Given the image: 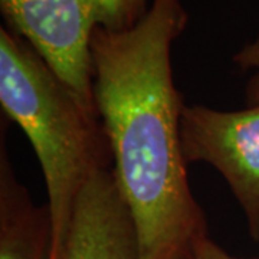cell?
Returning a JSON list of instances; mask_svg holds the SVG:
<instances>
[{
    "mask_svg": "<svg viewBox=\"0 0 259 259\" xmlns=\"http://www.w3.org/2000/svg\"><path fill=\"white\" fill-rule=\"evenodd\" d=\"M187 20L182 0H151L133 28H98L91 37L94 101L136 223L140 259H192L196 241L207 235L187 179L185 104L171 68V47Z\"/></svg>",
    "mask_w": 259,
    "mask_h": 259,
    "instance_id": "6da1fadb",
    "label": "cell"
},
{
    "mask_svg": "<svg viewBox=\"0 0 259 259\" xmlns=\"http://www.w3.org/2000/svg\"><path fill=\"white\" fill-rule=\"evenodd\" d=\"M246 100L249 105L259 104V72L250 78L249 83L246 87Z\"/></svg>",
    "mask_w": 259,
    "mask_h": 259,
    "instance_id": "9c48e42d",
    "label": "cell"
},
{
    "mask_svg": "<svg viewBox=\"0 0 259 259\" xmlns=\"http://www.w3.org/2000/svg\"><path fill=\"white\" fill-rule=\"evenodd\" d=\"M62 259H140L136 223L112 168L79 194Z\"/></svg>",
    "mask_w": 259,
    "mask_h": 259,
    "instance_id": "5b68a950",
    "label": "cell"
},
{
    "mask_svg": "<svg viewBox=\"0 0 259 259\" xmlns=\"http://www.w3.org/2000/svg\"><path fill=\"white\" fill-rule=\"evenodd\" d=\"M180 137L186 164L207 163L222 175L259 241V104L242 111L185 105Z\"/></svg>",
    "mask_w": 259,
    "mask_h": 259,
    "instance_id": "277c9868",
    "label": "cell"
},
{
    "mask_svg": "<svg viewBox=\"0 0 259 259\" xmlns=\"http://www.w3.org/2000/svg\"><path fill=\"white\" fill-rule=\"evenodd\" d=\"M192 259H259L258 258H238L233 256L229 252L219 246L214 241H212L207 235L199 238L193 246Z\"/></svg>",
    "mask_w": 259,
    "mask_h": 259,
    "instance_id": "52a82bcc",
    "label": "cell"
},
{
    "mask_svg": "<svg viewBox=\"0 0 259 259\" xmlns=\"http://www.w3.org/2000/svg\"><path fill=\"white\" fill-rule=\"evenodd\" d=\"M233 62L239 65L241 69L259 68V35L252 44L242 48L241 52L233 56Z\"/></svg>",
    "mask_w": 259,
    "mask_h": 259,
    "instance_id": "ba28073f",
    "label": "cell"
},
{
    "mask_svg": "<svg viewBox=\"0 0 259 259\" xmlns=\"http://www.w3.org/2000/svg\"><path fill=\"white\" fill-rule=\"evenodd\" d=\"M52 223L48 204L37 206L0 151V259H51Z\"/></svg>",
    "mask_w": 259,
    "mask_h": 259,
    "instance_id": "8992f818",
    "label": "cell"
},
{
    "mask_svg": "<svg viewBox=\"0 0 259 259\" xmlns=\"http://www.w3.org/2000/svg\"><path fill=\"white\" fill-rule=\"evenodd\" d=\"M151 0H0L12 32L26 39L81 101H94L91 37L98 28L125 30L147 13Z\"/></svg>",
    "mask_w": 259,
    "mask_h": 259,
    "instance_id": "3957f363",
    "label": "cell"
},
{
    "mask_svg": "<svg viewBox=\"0 0 259 259\" xmlns=\"http://www.w3.org/2000/svg\"><path fill=\"white\" fill-rule=\"evenodd\" d=\"M0 104L35 150L47 183L51 259H62L79 194L114 166L104 124L35 48L6 26L0 28Z\"/></svg>",
    "mask_w": 259,
    "mask_h": 259,
    "instance_id": "7a4b0ae2",
    "label": "cell"
}]
</instances>
